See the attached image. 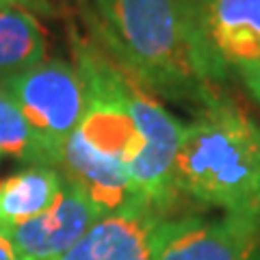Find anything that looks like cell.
<instances>
[{"mask_svg":"<svg viewBox=\"0 0 260 260\" xmlns=\"http://www.w3.org/2000/svg\"><path fill=\"white\" fill-rule=\"evenodd\" d=\"M91 11L104 50L156 98L198 111L225 95L193 0H91Z\"/></svg>","mask_w":260,"mask_h":260,"instance_id":"6da1fadb","label":"cell"},{"mask_svg":"<svg viewBox=\"0 0 260 260\" xmlns=\"http://www.w3.org/2000/svg\"><path fill=\"white\" fill-rule=\"evenodd\" d=\"M174 186L225 217L260 225V124L228 95L184 124Z\"/></svg>","mask_w":260,"mask_h":260,"instance_id":"7a4b0ae2","label":"cell"},{"mask_svg":"<svg viewBox=\"0 0 260 260\" xmlns=\"http://www.w3.org/2000/svg\"><path fill=\"white\" fill-rule=\"evenodd\" d=\"M0 93L22 111L54 167L61 145L78 128L87 107L85 83L76 65L44 59L0 80Z\"/></svg>","mask_w":260,"mask_h":260,"instance_id":"3957f363","label":"cell"},{"mask_svg":"<svg viewBox=\"0 0 260 260\" xmlns=\"http://www.w3.org/2000/svg\"><path fill=\"white\" fill-rule=\"evenodd\" d=\"M217 68L260 107V0H193Z\"/></svg>","mask_w":260,"mask_h":260,"instance_id":"277c9868","label":"cell"},{"mask_svg":"<svg viewBox=\"0 0 260 260\" xmlns=\"http://www.w3.org/2000/svg\"><path fill=\"white\" fill-rule=\"evenodd\" d=\"M154 260H260V225L234 217H167Z\"/></svg>","mask_w":260,"mask_h":260,"instance_id":"5b68a950","label":"cell"},{"mask_svg":"<svg viewBox=\"0 0 260 260\" xmlns=\"http://www.w3.org/2000/svg\"><path fill=\"white\" fill-rule=\"evenodd\" d=\"M169 213L145 200H135L100 215L59 260H154L160 223Z\"/></svg>","mask_w":260,"mask_h":260,"instance_id":"8992f818","label":"cell"},{"mask_svg":"<svg viewBox=\"0 0 260 260\" xmlns=\"http://www.w3.org/2000/svg\"><path fill=\"white\" fill-rule=\"evenodd\" d=\"M102 213L87 195L65 180L59 200L24 223L0 228L20 260H59Z\"/></svg>","mask_w":260,"mask_h":260,"instance_id":"52a82bcc","label":"cell"},{"mask_svg":"<svg viewBox=\"0 0 260 260\" xmlns=\"http://www.w3.org/2000/svg\"><path fill=\"white\" fill-rule=\"evenodd\" d=\"M54 167L70 184L83 191L102 215L141 200L130 184L124 162L91 148L78 130L61 145Z\"/></svg>","mask_w":260,"mask_h":260,"instance_id":"ba28073f","label":"cell"},{"mask_svg":"<svg viewBox=\"0 0 260 260\" xmlns=\"http://www.w3.org/2000/svg\"><path fill=\"white\" fill-rule=\"evenodd\" d=\"M65 186L56 167L26 165L0 180V228L24 223L46 213Z\"/></svg>","mask_w":260,"mask_h":260,"instance_id":"9c48e42d","label":"cell"},{"mask_svg":"<svg viewBox=\"0 0 260 260\" xmlns=\"http://www.w3.org/2000/svg\"><path fill=\"white\" fill-rule=\"evenodd\" d=\"M46 50V30L28 7L0 9V80L42 63Z\"/></svg>","mask_w":260,"mask_h":260,"instance_id":"30bf717a","label":"cell"},{"mask_svg":"<svg viewBox=\"0 0 260 260\" xmlns=\"http://www.w3.org/2000/svg\"><path fill=\"white\" fill-rule=\"evenodd\" d=\"M0 156H11L26 165L52 167L26 117L5 93H0Z\"/></svg>","mask_w":260,"mask_h":260,"instance_id":"8fae6325","label":"cell"},{"mask_svg":"<svg viewBox=\"0 0 260 260\" xmlns=\"http://www.w3.org/2000/svg\"><path fill=\"white\" fill-rule=\"evenodd\" d=\"M0 260H20L18 254L13 251L11 243L7 241V237H5L3 232H0Z\"/></svg>","mask_w":260,"mask_h":260,"instance_id":"7c38bea8","label":"cell"},{"mask_svg":"<svg viewBox=\"0 0 260 260\" xmlns=\"http://www.w3.org/2000/svg\"><path fill=\"white\" fill-rule=\"evenodd\" d=\"M11 5H22V7H28V9H35V7H37L35 0H0V9L11 7Z\"/></svg>","mask_w":260,"mask_h":260,"instance_id":"4fadbf2b","label":"cell"}]
</instances>
